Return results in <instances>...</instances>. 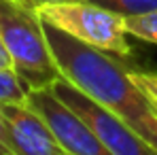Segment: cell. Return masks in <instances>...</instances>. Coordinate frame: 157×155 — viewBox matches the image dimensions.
I'll use <instances>...</instances> for the list:
<instances>
[{
  "instance_id": "1",
  "label": "cell",
  "mask_w": 157,
  "mask_h": 155,
  "mask_svg": "<svg viewBox=\"0 0 157 155\" xmlns=\"http://www.w3.org/2000/svg\"><path fill=\"white\" fill-rule=\"evenodd\" d=\"M43 28L62 77L130 123L157 149V110L132 81L123 57L81 43L47 21H43Z\"/></svg>"
},
{
  "instance_id": "2",
  "label": "cell",
  "mask_w": 157,
  "mask_h": 155,
  "mask_svg": "<svg viewBox=\"0 0 157 155\" xmlns=\"http://www.w3.org/2000/svg\"><path fill=\"white\" fill-rule=\"evenodd\" d=\"M0 41L28 89L49 87L62 77L36 9L19 0H0Z\"/></svg>"
},
{
  "instance_id": "3",
  "label": "cell",
  "mask_w": 157,
  "mask_h": 155,
  "mask_svg": "<svg viewBox=\"0 0 157 155\" xmlns=\"http://www.w3.org/2000/svg\"><path fill=\"white\" fill-rule=\"evenodd\" d=\"M43 21L64 30L81 43L98 47L102 51L130 60L134 51L130 45V34L125 28V17L108 11L91 0H66L38 9Z\"/></svg>"
},
{
  "instance_id": "4",
  "label": "cell",
  "mask_w": 157,
  "mask_h": 155,
  "mask_svg": "<svg viewBox=\"0 0 157 155\" xmlns=\"http://www.w3.org/2000/svg\"><path fill=\"white\" fill-rule=\"evenodd\" d=\"M49 87L62 102L68 104L94 130V134L100 138V142L113 155H157L155 147L147 138H142L130 123H125L121 117H117L102 104L91 100L87 94H83L70 81L59 77Z\"/></svg>"
},
{
  "instance_id": "5",
  "label": "cell",
  "mask_w": 157,
  "mask_h": 155,
  "mask_svg": "<svg viewBox=\"0 0 157 155\" xmlns=\"http://www.w3.org/2000/svg\"><path fill=\"white\" fill-rule=\"evenodd\" d=\"M28 104L47 121L68 155H113L77 113L64 104L51 87L30 89Z\"/></svg>"
},
{
  "instance_id": "6",
  "label": "cell",
  "mask_w": 157,
  "mask_h": 155,
  "mask_svg": "<svg viewBox=\"0 0 157 155\" xmlns=\"http://www.w3.org/2000/svg\"><path fill=\"white\" fill-rule=\"evenodd\" d=\"M6 140L13 155H68L47 121L30 104H0Z\"/></svg>"
},
{
  "instance_id": "7",
  "label": "cell",
  "mask_w": 157,
  "mask_h": 155,
  "mask_svg": "<svg viewBox=\"0 0 157 155\" xmlns=\"http://www.w3.org/2000/svg\"><path fill=\"white\" fill-rule=\"evenodd\" d=\"M28 89L26 83L19 79V75L13 68H0V104L28 102Z\"/></svg>"
},
{
  "instance_id": "8",
  "label": "cell",
  "mask_w": 157,
  "mask_h": 155,
  "mask_svg": "<svg viewBox=\"0 0 157 155\" xmlns=\"http://www.w3.org/2000/svg\"><path fill=\"white\" fill-rule=\"evenodd\" d=\"M125 28L128 34L136 36L138 41L157 45V9L144 15H134V17H125Z\"/></svg>"
},
{
  "instance_id": "9",
  "label": "cell",
  "mask_w": 157,
  "mask_h": 155,
  "mask_svg": "<svg viewBox=\"0 0 157 155\" xmlns=\"http://www.w3.org/2000/svg\"><path fill=\"white\" fill-rule=\"evenodd\" d=\"M108 11H115L123 17H134V15H144L157 9V0H91Z\"/></svg>"
},
{
  "instance_id": "10",
  "label": "cell",
  "mask_w": 157,
  "mask_h": 155,
  "mask_svg": "<svg viewBox=\"0 0 157 155\" xmlns=\"http://www.w3.org/2000/svg\"><path fill=\"white\" fill-rule=\"evenodd\" d=\"M130 77L144 91V96L151 100V104L157 110V72H149L142 68H130Z\"/></svg>"
},
{
  "instance_id": "11",
  "label": "cell",
  "mask_w": 157,
  "mask_h": 155,
  "mask_svg": "<svg viewBox=\"0 0 157 155\" xmlns=\"http://www.w3.org/2000/svg\"><path fill=\"white\" fill-rule=\"evenodd\" d=\"M0 155H13L11 147H9V140H6V130H4L2 117H0Z\"/></svg>"
},
{
  "instance_id": "12",
  "label": "cell",
  "mask_w": 157,
  "mask_h": 155,
  "mask_svg": "<svg viewBox=\"0 0 157 155\" xmlns=\"http://www.w3.org/2000/svg\"><path fill=\"white\" fill-rule=\"evenodd\" d=\"M19 2H24L26 6L30 9H40V6H47V4H55V2H66V0H19Z\"/></svg>"
},
{
  "instance_id": "13",
  "label": "cell",
  "mask_w": 157,
  "mask_h": 155,
  "mask_svg": "<svg viewBox=\"0 0 157 155\" xmlns=\"http://www.w3.org/2000/svg\"><path fill=\"white\" fill-rule=\"evenodd\" d=\"M0 68H13V60H11L9 51L4 49L2 41H0ZM13 70H15V68H13Z\"/></svg>"
}]
</instances>
